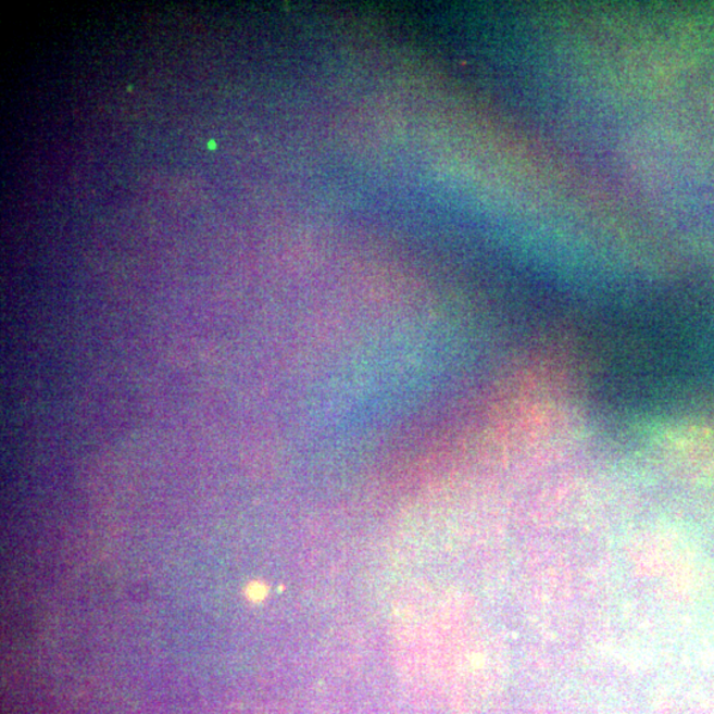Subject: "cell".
I'll list each match as a JSON object with an SVG mask.
<instances>
[{"mask_svg":"<svg viewBox=\"0 0 714 714\" xmlns=\"http://www.w3.org/2000/svg\"><path fill=\"white\" fill-rule=\"evenodd\" d=\"M266 594V589L264 588V585L261 584H252L248 588V597L250 600L253 601H261L262 598H264Z\"/></svg>","mask_w":714,"mask_h":714,"instance_id":"6da1fadb","label":"cell"}]
</instances>
